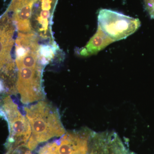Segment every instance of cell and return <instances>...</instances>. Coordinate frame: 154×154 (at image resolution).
<instances>
[{
    "label": "cell",
    "instance_id": "1",
    "mask_svg": "<svg viewBox=\"0 0 154 154\" xmlns=\"http://www.w3.org/2000/svg\"><path fill=\"white\" fill-rule=\"evenodd\" d=\"M24 110L31 129L26 147L31 151L39 144L62 136L66 132L58 110L50 102L41 100L24 107Z\"/></svg>",
    "mask_w": 154,
    "mask_h": 154
},
{
    "label": "cell",
    "instance_id": "2",
    "mask_svg": "<svg viewBox=\"0 0 154 154\" xmlns=\"http://www.w3.org/2000/svg\"><path fill=\"white\" fill-rule=\"evenodd\" d=\"M15 31L13 22L6 12L0 17V82L5 94L16 95L17 75L16 66L11 56Z\"/></svg>",
    "mask_w": 154,
    "mask_h": 154
},
{
    "label": "cell",
    "instance_id": "3",
    "mask_svg": "<svg viewBox=\"0 0 154 154\" xmlns=\"http://www.w3.org/2000/svg\"><path fill=\"white\" fill-rule=\"evenodd\" d=\"M0 116L8 124L7 150L26 147L31 134L30 125L26 116L21 113L18 105L8 94L0 96Z\"/></svg>",
    "mask_w": 154,
    "mask_h": 154
},
{
    "label": "cell",
    "instance_id": "4",
    "mask_svg": "<svg viewBox=\"0 0 154 154\" xmlns=\"http://www.w3.org/2000/svg\"><path fill=\"white\" fill-rule=\"evenodd\" d=\"M17 67V93L22 103L28 105L44 100L42 85V67L19 66Z\"/></svg>",
    "mask_w": 154,
    "mask_h": 154
},
{
    "label": "cell",
    "instance_id": "5",
    "mask_svg": "<svg viewBox=\"0 0 154 154\" xmlns=\"http://www.w3.org/2000/svg\"><path fill=\"white\" fill-rule=\"evenodd\" d=\"M98 21V27L113 42L127 38L140 26L138 19L108 9L99 11Z\"/></svg>",
    "mask_w": 154,
    "mask_h": 154
},
{
    "label": "cell",
    "instance_id": "6",
    "mask_svg": "<svg viewBox=\"0 0 154 154\" xmlns=\"http://www.w3.org/2000/svg\"><path fill=\"white\" fill-rule=\"evenodd\" d=\"M94 131L87 128L67 131L57 140L48 143L38 150V154H87Z\"/></svg>",
    "mask_w": 154,
    "mask_h": 154
},
{
    "label": "cell",
    "instance_id": "7",
    "mask_svg": "<svg viewBox=\"0 0 154 154\" xmlns=\"http://www.w3.org/2000/svg\"><path fill=\"white\" fill-rule=\"evenodd\" d=\"M113 42V40L98 27L94 36L91 38L87 45L80 51V54L83 56L96 54Z\"/></svg>",
    "mask_w": 154,
    "mask_h": 154
},
{
    "label": "cell",
    "instance_id": "8",
    "mask_svg": "<svg viewBox=\"0 0 154 154\" xmlns=\"http://www.w3.org/2000/svg\"><path fill=\"white\" fill-rule=\"evenodd\" d=\"M5 154H32L26 147H20L14 149L8 150Z\"/></svg>",
    "mask_w": 154,
    "mask_h": 154
}]
</instances>
